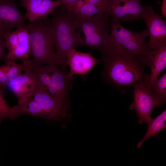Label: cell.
<instances>
[{"label":"cell","instance_id":"cb8c5ba5","mask_svg":"<svg viewBox=\"0 0 166 166\" xmlns=\"http://www.w3.org/2000/svg\"><path fill=\"white\" fill-rule=\"evenodd\" d=\"M4 90L0 87V121L5 117H9L11 120L14 119L12 107L8 105L5 100L3 94Z\"/></svg>","mask_w":166,"mask_h":166},{"label":"cell","instance_id":"2e32d148","mask_svg":"<svg viewBox=\"0 0 166 166\" xmlns=\"http://www.w3.org/2000/svg\"><path fill=\"white\" fill-rule=\"evenodd\" d=\"M14 118L24 114L49 120H55L54 116L33 100H28L24 103L18 104L12 107Z\"/></svg>","mask_w":166,"mask_h":166},{"label":"cell","instance_id":"4316f807","mask_svg":"<svg viewBox=\"0 0 166 166\" xmlns=\"http://www.w3.org/2000/svg\"><path fill=\"white\" fill-rule=\"evenodd\" d=\"M5 34L4 32L0 31V60H7L6 55L5 53L6 48L5 40Z\"/></svg>","mask_w":166,"mask_h":166},{"label":"cell","instance_id":"7402d4cb","mask_svg":"<svg viewBox=\"0 0 166 166\" xmlns=\"http://www.w3.org/2000/svg\"><path fill=\"white\" fill-rule=\"evenodd\" d=\"M61 5L60 0H43L42 3L37 20L44 19L58 7Z\"/></svg>","mask_w":166,"mask_h":166},{"label":"cell","instance_id":"44dd1931","mask_svg":"<svg viewBox=\"0 0 166 166\" xmlns=\"http://www.w3.org/2000/svg\"><path fill=\"white\" fill-rule=\"evenodd\" d=\"M152 92L163 105L166 101V73H165L155 81L152 88Z\"/></svg>","mask_w":166,"mask_h":166},{"label":"cell","instance_id":"8992f818","mask_svg":"<svg viewBox=\"0 0 166 166\" xmlns=\"http://www.w3.org/2000/svg\"><path fill=\"white\" fill-rule=\"evenodd\" d=\"M148 78L139 81L133 87L134 100L129 109L136 111L139 124L147 123L152 118L151 114L152 110L162 106L149 86Z\"/></svg>","mask_w":166,"mask_h":166},{"label":"cell","instance_id":"7a4b0ae2","mask_svg":"<svg viewBox=\"0 0 166 166\" xmlns=\"http://www.w3.org/2000/svg\"><path fill=\"white\" fill-rule=\"evenodd\" d=\"M54 35V49L57 64L66 70L68 55L73 48L85 46V42L76 31L78 17L65 9L56 8L51 14Z\"/></svg>","mask_w":166,"mask_h":166},{"label":"cell","instance_id":"30bf717a","mask_svg":"<svg viewBox=\"0 0 166 166\" xmlns=\"http://www.w3.org/2000/svg\"><path fill=\"white\" fill-rule=\"evenodd\" d=\"M26 20L14 0H0V31L5 33L14 27L26 26Z\"/></svg>","mask_w":166,"mask_h":166},{"label":"cell","instance_id":"484cf974","mask_svg":"<svg viewBox=\"0 0 166 166\" xmlns=\"http://www.w3.org/2000/svg\"><path fill=\"white\" fill-rule=\"evenodd\" d=\"M8 82V78L7 74L6 67L4 64L0 66V87L5 90Z\"/></svg>","mask_w":166,"mask_h":166},{"label":"cell","instance_id":"603a6c76","mask_svg":"<svg viewBox=\"0 0 166 166\" xmlns=\"http://www.w3.org/2000/svg\"><path fill=\"white\" fill-rule=\"evenodd\" d=\"M105 10L99 6L90 3H86L74 14L79 17L85 18L105 13Z\"/></svg>","mask_w":166,"mask_h":166},{"label":"cell","instance_id":"7c38bea8","mask_svg":"<svg viewBox=\"0 0 166 166\" xmlns=\"http://www.w3.org/2000/svg\"><path fill=\"white\" fill-rule=\"evenodd\" d=\"M101 59H97L93 56L89 52L82 53L73 48L67 56V64L69 67V72L67 74L70 78L74 77V74L83 75L89 72Z\"/></svg>","mask_w":166,"mask_h":166},{"label":"cell","instance_id":"5b68a950","mask_svg":"<svg viewBox=\"0 0 166 166\" xmlns=\"http://www.w3.org/2000/svg\"><path fill=\"white\" fill-rule=\"evenodd\" d=\"M109 47L121 49L139 55L146 56L150 49L145 42L148 36L147 30L134 32L123 26L118 19L112 17L110 22Z\"/></svg>","mask_w":166,"mask_h":166},{"label":"cell","instance_id":"f546056e","mask_svg":"<svg viewBox=\"0 0 166 166\" xmlns=\"http://www.w3.org/2000/svg\"><path fill=\"white\" fill-rule=\"evenodd\" d=\"M166 0H163L161 7V12L162 14L165 18L166 16Z\"/></svg>","mask_w":166,"mask_h":166},{"label":"cell","instance_id":"277c9868","mask_svg":"<svg viewBox=\"0 0 166 166\" xmlns=\"http://www.w3.org/2000/svg\"><path fill=\"white\" fill-rule=\"evenodd\" d=\"M77 17V28L81 29L84 34L85 46L98 50L101 54L106 53L109 48V17L105 13L89 17Z\"/></svg>","mask_w":166,"mask_h":166},{"label":"cell","instance_id":"5bb4252c","mask_svg":"<svg viewBox=\"0 0 166 166\" xmlns=\"http://www.w3.org/2000/svg\"><path fill=\"white\" fill-rule=\"evenodd\" d=\"M146 56L147 65L150 67L151 71L148 82L149 87L152 89L159 74L166 66V46L156 50L149 49Z\"/></svg>","mask_w":166,"mask_h":166},{"label":"cell","instance_id":"8fae6325","mask_svg":"<svg viewBox=\"0 0 166 166\" xmlns=\"http://www.w3.org/2000/svg\"><path fill=\"white\" fill-rule=\"evenodd\" d=\"M18 100V104L26 102L36 86L35 76L32 69L25 70L14 78L8 81L7 85Z\"/></svg>","mask_w":166,"mask_h":166},{"label":"cell","instance_id":"9c48e42d","mask_svg":"<svg viewBox=\"0 0 166 166\" xmlns=\"http://www.w3.org/2000/svg\"><path fill=\"white\" fill-rule=\"evenodd\" d=\"M28 100H33L39 104L51 114L55 120L69 116L67 113L70 109L69 102L58 99L36 86Z\"/></svg>","mask_w":166,"mask_h":166},{"label":"cell","instance_id":"6da1fadb","mask_svg":"<svg viewBox=\"0 0 166 166\" xmlns=\"http://www.w3.org/2000/svg\"><path fill=\"white\" fill-rule=\"evenodd\" d=\"M104 68L101 74L107 84L126 92L125 89L149 77L144 72L147 65L146 56L136 55L123 49L109 47L101 54Z\"/></svg>","mask_w":166,"mask_h":166},{"label":"cell","instance_id":"52a82bcc","mask_svg":"<svg viewBox=\"0 0 166 166\" xmlns=\"http://www.w3.org/2000/svg\"><path fill=\"white\" fill-rule=\"evenodd\" d=\"M146 24L149 37L147 43L152 50L159 49L166 46V22L156 13L150 6H144L141 16Z\"/></svg>","mask_w":166,"mask_h":166},{"label":"cell","instance_id":"d4e9b609","mask_svg":"<svg viewBox=\"0 0 166 166\" xmlns=\"http://www.w3.org/2000/svg\"><path fill=\"white\" fill-rule=\"evenodd\" d=\"M5 40L6 48L7 49L8 52L13 50L17 45L18 39L16 30L10 31L5 33Z\"/></svg>","mask_w":166,"mask_h":166},{"label":"cell","instance_id":"3957f363","mask_svg":"<svg viewBox=\"0 0 166 166\" xmlns=\"http://www.w3.org/2000/svg\"><path fill=\"white\" fill-rule=\"evenodd\" d=\"M27 29L34 66H41L46 64L58 67L54 49V32L50 20L45 18L29 21Z\"/></svg>","mask_w":166,"mask_h":166},{"label":"cell","instance_id":"d6986e66","mask_svg":"<svg viewBox=\"0 0 166 166\" xmlns=\"http://www.w3.org/2000/svg\"><path fill=\"white\" fill-rule=\"evenodd\" d=\"M8 81L16 77L25 70L32 69L34 66L32 60L28 59L22 61L21 64H18L14 60H7L5 61Z\"/></svg>","mask_w":166,"mask_h":166},{"label":"cell","instance_id":"ac0fdd59","mask_svg":"<svg viewBox=\"0 0 166 166\" xmlns=\"http://www.w3.org/2000/svg\"><path fill=\"white\" fill-rule=\"evenodd\" d=\"M166 110H165L156 117L152 119L147 123V132L142 140L137 144L138 148L141 147L144 142L151 136H157L159 132L166 127Z\"/></svg>","mask_w":166,"mask_h":166},{"label":"cell","instance_id":"9a60e30c","mask_svg":"<svg viewBox=\"0 0 166 166\" xmlns=\"http://www.w3.org/2000/svg\"><path fill=\"white\" fill-rule=\"evenodd\" d=\"M18 42L16 48L6 54L7 60L19 59L21 61L28 59L30 54V43L27 26L18 27L16 30Z\"/></svg>","mask_w":166,"mask_h":166},{"label":"cell","instance_id":"e0dca14e","mask_svg":"<svg viewBox=\"0 0 166 166\" xmlns=\"http://www.w3.org/2000/svg\"><path fill=\"white\" fill-rule=\"evenodd\" d=\"M32 71L36 77V86L58 99L57 93L51 81L48 65L34 66Z\"/></svg>","mask_w":166,"mask_h":166},{"label":"cell","instance_id":"ba28073f","mask_svg":"<svg viewBox=\"0 0 166 166\" xmlns=\"http://www.w3.org/2000/svg\"><path fill=\"white\" fill-rule=\"evenodd\" d=\"M140 0H107L105 14L120 21L131 22L141 19L144 6Z\"/></svg>","mask_w":166,"mask_h":166},{"label":"cell","instance_id":"ffe728a7","mask_svg":"<svg viewBox=\"0 0 166 166\" xmlns=\"http://www.w3.org/2000/svg\"><path fill=\"white\" fill-rule=\"evenodd\" d=\"M43 0H20V5L25 8L27 12L25 14L29 21L37 20L39 9Z\"/></svg>","mask_w":166,"mask_h":166},{"label":"cell","instance_id":"4fadbf2b","mask_svg":"<svg viewBox=\"0 0 166 166\" xmlns=\"http://www.w3.org/2000/svg\"><path fill=\"white\" fill-rule=\"evenodd\" d=\"M48 66L51 81L57 93L58 99L69 102V91L72 88L75 77H69L66 70L58 69L55 65H48Z\"/></svg>","mask_w":166,"mask_h":166},{"label":"cell","instance_id":"4dcf8cb0","mask_svg":"<svg viewBox=\"0 0 166 166\" xmlns=\"http://www.w3.org/2000/svg\"><path fill=\"white\" fill-rule=\"evenodd\" d=\"M1 122L0 121V124Z\"/></svg>","mask_w":166,"mask_h":166},{"label":"cell","instance_id":"f1b7e54d","mask_svg":"<svg viewBox=\"0 0 166 166\" xmlns=\"http://www.w3.org/2000/svg\"><path fill=\"white\" fill-rule=\"evenodd\" d=\"M61 2V8L68 10L73 6L78 0H60Z\"/></svg>","mask_w":166,"mask_h":166},{"label":"cell","instance_id":"83f0119b","mask_svg":"<svg viewBox=\"0 0 166 166\" xmlns=\"http://www.w3.org/2000/svg\"><path fill=\"white\" fill-rule=\"evenodd\" d=\"M85 3H90L95 5L103 9L106 11L107 0H85Z\"/></svg>","mask_w":166,"mask_h":166}]
</instances>
